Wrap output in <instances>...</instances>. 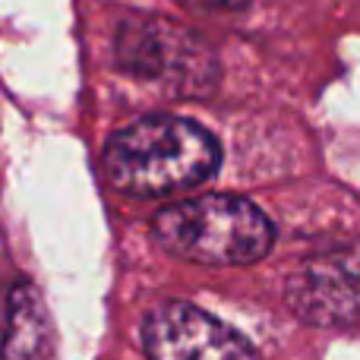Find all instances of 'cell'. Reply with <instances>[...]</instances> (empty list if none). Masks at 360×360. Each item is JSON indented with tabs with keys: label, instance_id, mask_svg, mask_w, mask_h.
Here are the masks:
<instances>
[{
	"label": "cell",
	"instance_id": "8992f818",
	"mask_svg": "<svg viewBox=\"0 0 360 360\" xmlns=\"http://www.w3.org/2000/svg\"><path fill=\"white\" fill-rule=\"evenodd\" d=\"M44 310L32 285H16L10 297V326H6V360H38L44 345Z\"/></svg>",
	"mask_w": 360,
	"mask_h": 360
},
{
	"label": "cell",
	"instance_id": "3957f363",
	"mask_svg": "<svg viewBox=\"0 0 360 360\" xmlns=\"http://www.w3.org/2000/svg\"><path fill=\"white\" fill-rule=\"evenodd\" d=\"M117 63L139 79L162 82L184 95H202L215 82V60L205 44L168 19L124 25L117 35Z\"/></svg>",
	"mask_w": 360,
	"mask_h": 360
},
{
	"label": "cell",
	"instance_id": "277c9868",
	"mask_svg": "<svg viewBox=\"0 0 360 360\" xmlns=\"http://www.w3.org/2000/svg\"><path fill=\"white\" fill-rule=\"evenodd\" d=\"M146 360H262L231 326L184 300L155 307L143 323Z\"/></svg>",
	"mask_w": 360,
	"mask_h": 360
},
{
	"label": "cell",
	"instance_id": "7a4b0ae2",
	"mask_svg": "<svg viewBox=\"0 0 360 360\" xmlns=\"http://www.w3.org/2000/svg\"><path fill=\"white\" fill-rule=\"evenodd\" d=\"M152 237L171 256L199 266H247L272 250L275 228L259 205L231 193L171 202L152 218Z\"/></svg>",
	"mask_w": 360,
	"mask_h": 360
},
{
	"label": "cell",
	"instance_id": "5b68a950",
	"mask_svg": "<svg viewBox=\"0 0 360 360\" xmlns=\"http://www.w3.org/2000/svg\"><path fill=\"white\" fill-rule=\"evenodd\" d=\"M297 319L319 329L360 326V253H329L307 259L285 291Z\"/></svg>",
	"mask_w": 360,
	"mask_h": 360
},
{
	"label": "cell",
	"instance_id": "6da1fadb",
	"mask_svg": "<svg viewBox=\"0 0 360 360\" xmlns=\"http://www.w3.org/2000/svg\"><path fill=\"white\" fill-rule=\"evenodd\" d=\"M221 149L196 120L152 114L117 130L105 149L111 186L133 199H162L205 184L218 171Z\"/></svg>",
	"mask_w": 360,
	"mask_h": 360
}]
</instances>
